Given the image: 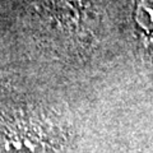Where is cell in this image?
Segmentation results:
<instances>
[{"mask_svg":"<svg viewBox=\"0 0 153 153\" xmlns=\"http://www.w3.org/2000/svg\"><path fill=\"white\" fill-rule=\"evenodd\" d=\"M44 144L37 134L27 129H16L1 138L0 153H42Z\"/></svg>","mask_w":153,"mask_h":153,"instance_id":"obj_1","label":"cell"},{"mask_svg":"<svg viewBox=\"0 0 153 153\" xmlns=\"http://www.w3.org/2000/svg\"><path fill=\"white\" fill-rule=\"evenodd\" d=\"M135 21L143 31L153 35V0H140L138 3Z\"/></svg>","mask_w":153,"mask_h":153,"instance_id":"obj_2","label":"cell"}]
</instances>
